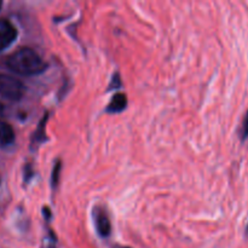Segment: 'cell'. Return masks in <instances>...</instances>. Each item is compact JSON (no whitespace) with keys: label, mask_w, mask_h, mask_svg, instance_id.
I'll return each mask as SVG.
<instances>
[{"label":"cell","mask_w":248,"mask_h":248,"mask_svg":"<svg viewBox=\"0 0 248 248\" xmlns=\"http://www.w3.org/2000/svg\"><path fill=\"white\" fill-rule=\"evenodd\" d=\"M6 64L10 70L26 77L41 74L47 68L45 61L29 47H22L15 51L11 56H9Z\"/></svg>","instance_id":"obj_1"},{"label":"cell","mask_w":248,"mask_h":248,"mask_svg":"<svg viewBox=\"0 0 248 248\" xmlns=\"http://www.w3.org/2000/svg\"><path fill=\"white\" fill-rule=\"evenodd\" d=\"M26 93V86L21 80L7 74H0V96L10 101H19Z\"/></svg>","instance_id":"obj_2"},{"label":"cell","mask_w":248,"mask_h":248,"mask_svg":"<svg viewBox=\"0 0 248 248\" xmlns=\"http://www.w3.org/2000/svg\"><path fill=\"white\" fill-rule=\"evenodd\" d=\"M17 38V29L10 21L0 18V51H4L15 43Z\"/></svg>","instance_id":"obj_3"},{"label":"cell","mask_w":248,"mask_h":248,"mask_svg":"<svg viewBox=\"0 0 248 248\" xmlns=\"http://www.w3.org/2000/svg\"><path fill=\"white\" fill-rule=\"evenodd\" d=\"M94 225H96L97 232L101 237H108L111 232V224L108 215L102 207H94L93 210Z\"/></svg>","instance_id":"obj_4"},{"label":"cell","mask_w":248,"mask_h":248,"mask_svg":"<svg viewBox=\"0 0 248 248\" xmlns=\"http://www.w3.org/2000/svg\"><path fill=\"white\" fill-rule=\"evenodd\" d=\"M127 107V97L125 93H116L114 94L113 98L109 102L107 107V113L118 114L124 111Z\"/></svg>","instance_id":"obj_5"},{"label":"cell","mask_w":248,"mask_h":248,"mask_svg":"<svg viewBox=\"0 0 248 248\" xmlns=\"http://www.w3.org/2000/svg\"><path fill=\"white\" fill-rule=\"evenodd\" d=\"M15 142V131L11 125L0 120V147H9Z\"/></svg>","instance_id":"obj_6"},{"label":"cell","mask_w":248,"mask_h":248,"mask_svg":"<svg viewBox=\"0 0 248 248\" xmlns=\"http://www.w3.org/2000/svg\"><path fill=\"white\" fill-rule=\"evenodd\" d=\"M47 119H48V114H45V115H44V118L41 119L40 124H39V126H38V130H36V132L34 133L33 145L40 144V143L45 142V140H47V137H46V133H45V124H46V121H47Z\"/></svg>","instance_id":"obj_7"},{"label":"cell","mask_w":248,"mask_h":248,"mask_svg":"<svg viewBox=\"0 0 248 248\" xmlns=\"http://www.w3.org/2000/svg\"><path fill=\"white\" fill-rule=\"evenodd\" d=\"M60 172H61V162H56L55 167H53L52 171V177H51V186L53 189L58 186V181H60Z\"/></svg>","instance_id":"obj_8"},{"label":"cell","mask_w":248,"mask_h":248,"mask_svg":"<svg viewBox=\"0 0 248 248\" xmlns=\"http://www.w3.org/2000/svg\"><path fill=\"white\" fill-rule=\"evenodd\" d=\"M240 138H241L242 140H247L248 138V110L247 113L245 114L244 120H242L241 128H240Z\"/></svg>","instance_id":"obj_9"},{"label":"cell","mask_w":248,"mask_h":248,"mask_svg":"<svg viewBox=\"0 0 248 248\" xmlns=\"http://www.w3.org/2000/svg\"><path fill=\"white\" fill-rule=\"evenodd\" d=\"M120 85H121L120 77H119V74H114L113 80H111V84H110V86H109V90L119 89V86H120Z\"/></svg>","instance_id":"obj_10"},{"label":"cell","mask_w":248,"mask_h":248,"mask_svg":"<svg viewBox=\"0 0 248 248\" xmlns=\"http://www.w3.org/2000/svg\"><path fill=\"white\" fill-rule=\"evenodd\" d=\"M2 111H4V106H2L1 103H0V115L2 114Z\"/></svg>","instance_id":"obj_11"},{"label":"cell","mask_w":248,"mask_h":248,"mask_svg":"<svg viewBox=\"0 0 248 248\" xmlns=\"http://www.w3.org/2000/svg\"><path fill=\"white\" fill-rule=\"evenodd\" d=\"M114 248H131V247H126V246H116V247H114Z\"/></svg>","instance_id":"obj_12"},{"label":"cell","mask_w":248,"mask_h":248,"mask_svg":"<svg viewBox=\"0 0 248 248\" xmlns=\"http://www.w3.org/2000/svg\"><path fill=\"white\" fill-rule=\"evenodd\" d=\"M1 6H2V2L0 1V9H1Z\"/></svg>","instance_id":"obj_13"},{"label":"cell","mask_w":248,"mask_h":248,"mask_svg":"<svg viewBox=\"0 0 248 248\" xmlns=\"http://www.w3.org/2000/svg\"><path fill=\"white\" fill-rule=\"evenodd\" d=\"M246 232H247V235H248V225H247V229H246Z\"/></svg>","instance_id":"obj_14"},{"label":"cell","mask_w":248,"mask_h":248,"mask_svg":"<svg viewBox=\"0 0 248 248\" xmlns=\"http://www.w3.org/2000/svg\"><path fill=\"white\" fill-rule=\"evenodd\" d=\"M0 183H1V179H0Z\"/></svg>","instance_id":"obj_15"}]
</instances>
